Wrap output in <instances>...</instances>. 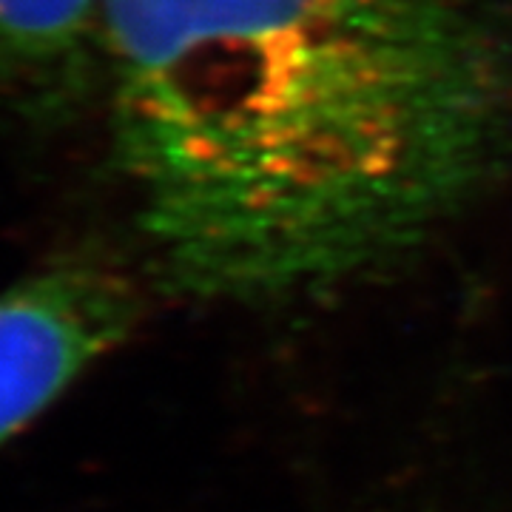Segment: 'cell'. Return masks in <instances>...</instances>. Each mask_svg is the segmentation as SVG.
<instances>
[{
  "mask_svg": "<svg viewBox=\"0 0 512 512\" xmlns=\"http://www.w3.org/2000/svg\"><path fill=\"white\" fill-rule=\"evenodd\" d=\"M143 291L114 262L69 256L0 293V447L117 350Z\"/></svg>",
  "mask_w": 512,
  "mask_h": 512,
  "instance_id": "cell-2",
  "label": "cell"
},
{
  "mask_svg": "<svg viewBox=\"0 0 512 512\" xmlns=\"http://www.w3.org/2000/svg\"><path fill=\"white\" fill-rule=\"evenodd\" d=\"M106 0H0V117L55 123L103 74Z\"/></svg>",
  "mask_w": 512,
  "mask_h": 512,
  "instance_id": "cell-3",
  "label": "cell"
},
{
  "mask_svg": "<svg viewBox=\"0 0 512 512\" xmlns=\"http://www.w3.org/2000/svg\"><path fill=\"white\" fill-rule=\"evenodd\" d=\"M103 72L151 268L197 302L379 274L512 168L495 0H106Z\"/></svg>",
  "mask_w": 512,
  "mask_h": 512,
  "instance_id": "cell-1",
  "label": "cell"
}]
</instances>
